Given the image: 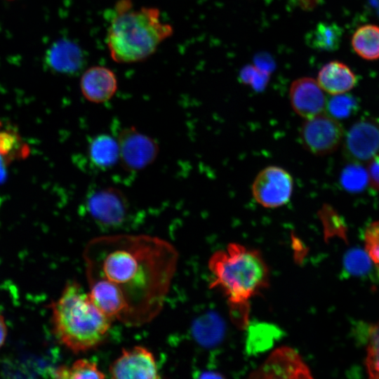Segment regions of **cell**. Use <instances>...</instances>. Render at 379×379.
I'll list each match as a JSON object with an SVG mask.
<instances>
[{"mask_svg": "<svg viewBox=\"0 0 379 379\" xmlns=\"http://www.w3.org/2000/svg\"><path fill=\"white\" fill-rule=\"evenodd\" d=\"M90 162L97 168L107 170L119 162V149L117 138L100 133L90 139L87 148Z\"/></svg>", "mask_w": 379, "mask_h": 379, "instance_id": "17", "label": "cell"}, {"mask_svg": "<svg viewBox=\"0 0 379 379\" xmlns=\"http://www.w3.org/2000/svg\"><path fill=\"white\" fill-rule=\"evenodd\" d=\"M53 377L62 379L105 378L97 364L86 359L75 361L71 366H62L53 372Z\"/></svg>", "mask_w": 379, "mask_h": 379, "instance_id": "21", "label": "cell"}, {"mask_svg": "<svg viewBox=\"0 0 379 379\" xmlns=\"http://www.w3.org/2000/svg\"><path fill=\"white\" fill-rule=\"evenodd\" d=\"M119 162L124 170L140 171L153 164L159 153L157 142L135 126L124 127L117 138Z\"/></svg>", "mask_w": 379, "mask_h": 379, "instance_id": "5", "label": "cell"}, {"mask_svg": "<svg viewBox=\"0 0 379 379\" xmlns=\"http://www.w3.org/2000/svg\"><path fill=\"white\" fill-rule=\"evenodd\" d=\"M367 171L372 187L379 190V155H375L369 161Z\"/></svg>", "mask_w": 379, "mask_h": 379, "instance_id": "29", "label": "cell"}, {"mask_svg": "<svg viewBox=\"0 0 379 379\" xmlns=\"http://www.w3.org/2000/svg\"><path fill=\"white\" fill-rule=\"evenodd\" d=\"M366 365L369 376L379 378V322L369 331Z\"/></svg>", "mask_w": 379, "mask_h": 379, "instance_id": "26", "label": "cell"}, {"mask_svg": "<svg viewBox=\"0 0 379 379\" xmlns=\"http://www.w3.org/2000/svg\"><path fill=\"white\" fill-rule=\"evenodd\" d=\"M7 336V326L4 317L0 314V348L5 343Z\"/></svg>", "mask_w": 379, "mask_h": 379, "instance_id": "30", "label": "cell"}, {"mask_svg": "<svg viewBox=\"0 0 379 379\" xmlns=\"http://www.w3.org/2000/svg\"><path fill=\"white\" fill-rule=\"evenodd\" d=\"M46 60L53 70L72 74L81 68L84 56L81 48L75 43L60 40L48 50Z\"/></svg>", "mask_w": 379, "mask_h": 379, "instance_id": "15", "label": "cell"}, {"mask_svg": "<svg viewBox=\"0 0 379 379\" xmlns=\"http://www.w3.org/2000/svg\"><path fill=\"white\" fill-rule=\"evenodd\" d=\"M193 333L201 345H213L222 339L224 325L218 315L208 313L196 321L193 326Z\"/></svg>", "mask_w": 379, "mask_h": 379, "instance_id": "20", "label": "cell"}, {"mask_svg": "<svg viewBox=\"0 0 379 379\" xmlns=\"http://www.w3.org/2000/svg\"><path fill=\"white\" fill-rule=\"evenodd\" d=\"M343 133L342 125L325 112L305 119L300 127V138L308 152L323 156L338 147Z\"/></svg>", "mask_w": 379, "mask_h": 379, "instance_id": "7", "label": "cell"}, {"mask_svg": "<svg viewBox=\"0 0 379 379\" xmlns=\"http://www.w3.org/2000/svg\"><path fill=\"white\" fill-rule=\"evenodd\" d=\"M109 14L106 44L112 59L119 63L147 59L173 33L158 8H135L131 0H119Z\"/></svg>", "mask_w": 379, "mask_h": 379, "instance_id": "3", "label": "cell"}, {"mask_svg": "<svg viewBox=\"0 0 379 379\" xmlns=\"http://www.w3.org/2000/svg\"><path fill=\"white\" fill-rule=\"evenodd\" d=\"M289 96L293 110L305 119L325 112L327 98L312 78L302 77L294 81Z\"/></svg>", "mask_w": 379, "mask_h": 379, "instance_id": "12", "label": "cell"}, {"mask_svg": "<svg viewBox=\"0 0 379 379\" xmlns=\"http://www.w3.org/2000/svg\"><path fill=\"white\" fill-rule=\"evenodd\" d=\"M358 109L356 98L347 93L331 95L327 98L326 112L335 119H343L353 115Z\"/></svg>", "mask_w": 379, "mask_h": 379, "instance_id": "25", "label": "cell"}, {"mask_svg": "<svg viewBox=\"0 0 379 379\" xmlns=\"http://www.w3.org/2000/svg\"><path fill=\"white\" fill-rule=\"evenodd\" d=\"M245 349L248 355H258L270 350L283 332L274 324L253 321L248 324Z\"/></svg>", "mask_w": 379, "mask_h": 379, "instance_id": "16", "label": "cell"}, {"mask_svg": "<svg viewBox=\"0 0 379 379\" xmlns=\"http://www.w3.org/2000/svg\"><path fill=\"white\" fill-rule=\"evenodd\" d=\"M79 86L86 100L101 104L109 101L115 95L118 81L116 74L109 68L93 66L83 73Z\"/></svg>", "mask_w": 379, "mask_h": 379, "instance_id": "13", "label": "cell"}, {"mask_svg": "<svg viewBox=\"0 0 379 379\" xmlns=\"http://www.w3.org/2000/svg\"><path fill=\"white\" fill-rule=\"evenodd\" d=\"M366 248L372 260L379 265V221L371 223L365 232Z\"/></svg>", "mask_w": 379, "mask_h": 379, "instance_id": "27", "label": "cell"}, {"mask_svg": "<svg viewBox=\"0 0 379 379\" xmlns=\"http://www.w3.org/2000/svg\"><path fill=\"white\" fill-rule=\"evenodd\" d=\"M112 378H160L153 353L143 346L124 348L119 357L109 366Z\"/></svg>", "mask_w": 379, "mask_h": 379, "instance_id": "9", "label": "cell"}, {"mask_svg": "<svg viewBox=\"0 0 379 379\" xmlns=\"http://www.w3.org/2000/svg\"><path fill=\"white\" fill-rule=\"evenodd\" d=\"M379 150V128L372 121L360 120L347 133L343 143L345 157L354 163L369 161Z\"/></svg>", "mask_w": 379, "mask_h": 379, "instance_id": "10", "label": "cell"}, {"mask_svg": "<svg viewBox=\"0 0 379 379\" xmlns=\"http://www.w3.org/2000/svg\"><path fill=\"white\" fill-rule=\"evenodd\" d=\"M378 274L379 275V265H378Z\"/></svg>", "mask_w": 379, "mask_h": 379, "instance_id": "32", "label": "cell"}, {"mask_svg": "<svg viewBox=\"0 0 379 379\" xmlns=\"http://www.w3.org/2000/svg\"><path fill=\"white\" fill-rule=\"evenodd\" d=\"M251 376L260 378H312L308 367L299 354L288 347L274 350Z\"/></svg>", "mask_w": 379, "mask_h": 379, "instance_id": "11", "label": "cell"}, {"mask_svg": "<svg viewBox=\"0 0 379 379\" xmlns=\"http://www.w3.org/2000/svg\"><path fill=\"white\" fill-rule=\"evenodd\" d=\"M241 78L244 82L250 84L257 89L264 87L268 80V74L263 69L253 66L245 67L241 72Z\"/></svg>", "mask_w": 379, "mask_h": 379, "instance_id": "28", "label": "cell"}, {"mask_svg": "<svg viewBox=\"0 0 379 379\" xmlns=\"http://www.w3.org/2000/svg\"><path fill=\"white\" fill-rule=\"evenodd\" d=\"M1 123L0 121V131H1Z\"/></svg>", "mask_w": 379, "mask_h": 379, "instance_id": "33", "label": "cell"}, {"mask_svg": "<svg viewBox=\"0 0 379 379\" xmlns=\"http://www.w3.org/2000/svg\"><path fill=\"white\" fill-rule=\"evenodd\" d=\"M83 258L88 290L118 310L121 324L138 327L161 312L179 254L158 237L117 234L91 239Z\"/></svg>", "mask_w": 379, "mask_h": 379, "instance_id": "1", "label": "cell"}, {"mask_svg": "<svg viewBox=\"0 0 379 379\" xmlns=\"http://www.w3.org/2000/svg\"><path fill=\"white\" fill-rule=\"evenodd\" d=\"M317 81L324 91L336 95L351 90L357 84V77L345 64L331 61L319 70Z\"/></svg>", "mask_w": 379, "mask_h": 379, "instance_id": "14", "label": "cell"}, {"mask_svg": "<svg viewBox=\"0 0 379 379\" xmlns=\"http://www.w3.org/2000/svg\"><path fill=\"white\" fill-rule=\"evenodd\" d=\"M85 207L98 225L116 227L122 225L129 214V202L124 192L116 187H105L87 194Z\"/></svg>", "mask_w": 379, "mask_h": 379, "instance_id": "6", "label": "cell"}, {"mask_svg": "<svg viewBox=\"0 0 379 379\" xmlns=\"http://www.w3.org/2000/svg\"><path fill=\"white\" fill-rule=\"evenodd\" d=\"M50 307L54 335L74 353L94 350L106 340L113 321L94 305L77 281H68Z\"/></svg>", "mask_w": 379, "mask_h": 379, "instance_id": "4", "label": "cell"}, {"mask_svg": "<svg viewBox=\"0 0 379 379\" xmlns=\"http://www.w3.org/2000/svg\"><path fill=\"white\" fill-rule=\"evenodd\" d=\"M293 178L285 169L270 166L259 172L252 185L254 199L265 208L286 204L292 195Z\"/></svg>", "mask_w": 379, "mask_h": 379, "instance_id": "8", "label": "cell"}, {"mask_svg": "<svg viewBox=\"0 0 379 379\" xmlns=\"http://www.w3.org/2000/svg\"><path fill=\"white\" fill-rule=\"evenodd\" d=\"M343 33V29L336 23L321 22L309 31L305 41L310 48L334 51L340 45Z\"/></svg>", "mask_w": 379, "mask_h": 379, "instance_id": "18", "label": "cell"}, {"mask_svg": "<svg viewBox=\"0 0 379 379\" xmlns=\"http://www.w3.org/2000/svg\"><path fill=\"white\" fill-rule=\"evenodd\" d=\"M373 265L371 257L360 248L348 251L343 258V271L347 275L365 277L371 274Z\"/></svg>", "mask_w": 379, "mask_h": 379, "instance_id": "23", "label": "cell"}, {"mask_svg": "<svg viewBox=\"0 0 379 379\" xmlns=\"http://www.w3.org/2000/svg\"><path fill=\"white\" fill-rule=\"evenodd\" d=\"M211 288H218L227 298L232 322L246 328L250 300L269 286V269L258 251L239 244L215 252L208 260Z\"/></svg>", "mask_w": 379, "mask_h": 379, "instance_id": "2", "label": "cell"}, {"mask_svg": "<svg viewBox=\"0 0 379 379\" xmlns=\"http://www.w3.org/2000/svg\"><path fill=\"white\" fill-rule=\"evenodd\" d=\"M351 44L354 51L362 58L369 60L379 58V27L366 25L354 33Z\"/></svg>", "mask_w": 379, "mask_h": 379, "instance_id": "19", "label": "cell"}, {"mask_svg": "<svg viewBox=\"0 0 379 379\" xmlns=\"http://www.w3.org/2000/svg\"><path fill=\"white\" fill-rule=\"evenodd\" d=\"M22 144L16 134L11 131H0V182L6 176L7 166L11 160L24 154Z\"/></svg>", "mask_w": 379, "mask_h": 379, "instance_id": "22", "label": "cell"}, {"mask_svg": "<svg viewBox=\"0 0 379 379\" xmlns=\"http://www.w3.org/2000/svg\"><path fill=\"white\" fill-rule=\"evenodd\" d=\"M369 181L368 171L359 163L351 162L343 170L340 175V184L349 192H362Z\"/></svg>", "mask_w": 379, "mask_h": 379, "instance_id": "24", "label": "cell"}, {"mask_svg": "<svg viewBox=\"0 0 379 379\" xmlns=\"http://www.w3.org/2000/svg\"><path fill=\"white\" fill-rule=\"evenodd\" d=\"M199 378H223L222 375L218 374V373L217 372H215V371H205V372H203V373H200V376Z\"/></svg>", "mask_w": 379, "mask_h": 379, "instance_id": "31", "label": "cell"}]
</instances>
